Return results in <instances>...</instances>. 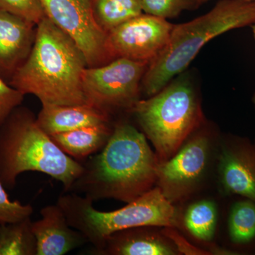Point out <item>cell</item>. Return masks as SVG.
Returning <instances> with one entry per match:
<instances>
[{
  "label": "cell",
  "instance_id": "1",
  "mask_svg": "<svg viewBox=\"0 0 255 255\" xmlns=\"http://www.w3.org/2000/svg\"><path fill=\"white\" fill-rule=\"evenodd\" d=\"M82 164L83 170L68 192L93 202L114 199L128 204L157 183V155L145 134L128 123L116 124L103 149Z\"/></svg>",
  "mask_w": 255,
  "mask_h": 255
},
{
  "label": "cell",
  "instance_id": "2",
  "mask_svg": "<svg viewBox=\"0 0 255 255\" xmlns=\"http://www.w3.org/2000/svg\"><path fill=\"white\" fill-rule=\"evenodd\" d=\"M88 67L75 41L45 16L37 24L34 43L27 59L9 85L23 95H33L42 105L87 103L82 75Z\"/></svg>",
  "mask_w": 255,
  "mask_h": 255
},
{
  "label": "cell",
  "instance_id": "3",
  "mask_svg": "<svg viewBox=\"0 0 255 255\" xmlns=\"http://www.w3.org/2000/svg\"><path fill=\"white\" fill-rule=\"evenodd\" d=\"M81 162L65 154L42 130L28 109L16 107L0 126V182L12 190L26 172L46 174L68 192L81 174Z\"/></svg>",
  "mask_w": 255,
  "mask_h": 255
},
{
  "label": "cell",
  "instance_id": "4",
  "mask_svg": "<svg viewBox=\"0 0 255 255\" xmlns=\"http://www.w3.org/2000/svg\"><path fill=\"white\" fill-rule=\"evenodd\" d=\"M255 23V1L221 0L206 14L174 25L167 46L146 70L141 83L144 92L151 97L162 90L215 37Z\"/></svg>",
  "mask_w": 255,
  "mask_h": 255
},
{
  "label": "cell",
  "instance_id": "5",
  "mask_svg": "<svg viewBox=\"0 0 255 255\" xmlns=\"http://www.w3.org/2000/svg\"><path fill=\"white\" fill-rule=\"evenodd\" d=\"M85 196L65 193L56 204L63 210L71 227L78 230L97 251L106 238L118 231L137 227H177V210L158 187H153L122 209L98 211Z\"/></svg>",
  "mask_w": 255,
  "mask_h": 255
},
{
  "label": "cell",
  "instance_id": "6",
  "mask_svg": "<svg viewBox=\"0 0 255 255\" xmlns=\"http://www.w3.org/2000/svg\"><path fill=\"white\" fill-rule=\"evenodd\" d=\"M144 134L153 144L159 163L179 150L204 120L192 82L180 77L130 110Z\"/></svg>",
  "mask_w": 255,
  "mask_h": 255
},
{
  "label": "cell",
  "instance_id": "7",
  "mask_svg": "<svg viewBox=\"0 0 255 255\" xmlns=\"http://www.w3.org/2000/svg\"><path fill=\"white\" fill-rule=\"evenodd\" d=\"M148 65L117 58L82 75L84 93L90 104L110 114L116 109L130 110L139 100L142 78Z\"/></svg>",
  "mask_w": 255,
  "mask_h": 255
},
{
  "label": "cell",
  "instance_id": "8",
  "mask_svg": "<svg viewBox=\"0 0 255 255\" xmlns=\"http://www.w3.org/2000/svg\"><path fill=\"white\" fill-rule=\"evenodd\" d=\"M94 0H41L46 17L76 43L88 67L114 60L108 46V33L96 21Z\"/></svg>",
  "mask_w": 255,
  "mask_h": 255
},
{
  "label": "cell",
  "instance_id": "9",
  "mask_svg": "<svg viewBox=\"0 0 255 255\" xmlns=\"http://www.w3.org/2000/svg\"><path fill=\"white\" fill-rule=\"evenodd\" d=\"M173 26L165 18L142 13L109 32L111 54L149 65L167 46Z\"/></svg>",
  "mask_w": 255,
  "mask_h": 255
},
{
  "label": "cell",
  "instance_id": "10",
  "mask_svg": "<svg viewBox=\"0 0 255 255\" xmlns=\"http://www.w3.org/2000/svg\"><path fill=\"white\" fill-rule=\"evenodd\" d=\"M209 145V137L198 134L172 157L159 163L156 184L169 201L182 200L192 192L205 170Z\"/></svg>",
  "mask_w": 255,
  "mask_h": 255
},
{
  "label": "cell",
  "instance_id": "11",
  "mask_svg": "<svg viewBox=\"0 0 255 255\" xmlns=\"http://www.w3.org/2000/svg\"><path fill=\"white\" fill-rule=\"evenodd\" d=\"M41 219L32 222L36 240V255H63L88 243L86 237L69 225L58 204L40 211Z\"/></svg>",
  "mask_w": 255,
  "mask_h": 255
},
{
  "label": "cell",
  "instance_id": "12",
  "mask_svg": "<svg viewBox=\"0 0 255 255\" xmlns=\"http://www.w3.org/2000/svg\"><path fill=\"white\" fill-rule=\"evenodd\" d=\"M35 24L0 11V76L12 78L27 59L36 36Z\"/></svg>",
  "mask_w": 255,
  "mask_h": 255
},
{
  "label": "cell",
  "instance_id": "13",
  "mask_svg": "<svg viewBox=\"0 0 255 255\" xmlns=\"http://www.w3.org/2000/svg\"><path fill=\"white\" fill-rule=\"evenodd\" d=\"M219 173L226 193L255 202V147L238 144L225 148L220 155Z\"/></svg>",
  "mask_w": 255,
  "mask_h": 255
},
{
  "label": "cell",
  "instance_id": "14",
  "mask_svg": "<svg viewBox=\"0 0 255 255\" xmlns=\"http://www.w3.org/2000/svg\"><path fill=\"white\" fill-rule=\"evenodd\" d=\"M36 120L42 130L51 135L80 128L110 124V114L90 104L43 105Z\"/></svg>",
  "mask_w": 255,
  "mask_h": 255
},
{
  "label": "cell",
  "instance_id": "15",
  "mask_svg": "<svg viewBox=\"0 0 255 255\" xmlns=\"http://www.w3.org/2000/svg\"><path fill=\"white\" fill-rule=\"evenodd\" d=\"M147 227L129 228L118 231L106 238L97 251H90L95 255H172L177 254L174 247L147 231Z\"/></svg>",
  "mask_w": 255,
  "mask_h": 255
},
{
  "label": "cell",
  "instance_id": "16",
  "mask_svg": "<svg viewBox=\"0 0 255 255\" xmlns=\"http://www.w3.org/2000/svg\"><path fill=\"white\" fill-rule=\"evenodd\" d=\"M113 128L110 124L90 126L50 137L60 150L79 162L102 150L110 138Z\"/></svg>",
  "mask_w": 255,
  "mask_h": 255
},
{
  "label": "cell",
  "instance_id": "17",
  "mask_svg": "<svg viewBox=\"0 0 255 255\" xmlns=\"http://www.w3.org/2000/svg\"><path fill=\"white\" fill-rule=\"evenodd\" d=\"M31 217L0 224V255H36Z\"/></svg>",
  "mask_w": 255,
  "mask_h": 255
},
{
  "label": "cell",
  "instance_id": "18",
  "mask_svg": "<svg viewBox=\"0 0 255 255\" xmlns=\"http://www.w3.org/2000/svg\"><path fill=\"white\" fill-rule=\"evenodd\" d=\"M93 9L96 21L107 33L143 13L141 0H94Z\"/></svg>",
  "mask_w": 255,
  "mask_h": 255
},
{
  "label": "cell",
  "instance_id": "19",
  "mask_svg": "<svg viewBox=\"0 0 255 255\" xmlns=\"http://www.w3.org/2000/svg\"><path fill=\"white\" fill-rule=\"evenodd\" d=\"M184 225L194 237L209 241L214 237L217 222V211L214 203L200 201L191 204L184 215Z\"/></svg>",
  "mask_w": 255,
  "mask_h": 255
},
{
  "label": "cell",
  "instance_id": "20",
  "mask_svg": "<svg viewBox=\"0 0 255 255\" xmlns=\"http://www.w3.org/2000/svg\"><path fill=\"white\" fill-rule=\"evenodd\" d=\"M230 238L236 244H246L255 238V202L238 201L233 206L228 221Z\"/></svg>",
  "mask_w": 255,
  "mask_h": 255
},
{
  "label": "cell",
  "instance_id": "21",
  "mask_svg": "<svg viewBox=\"0 0 255 255\" xmlns=\"http://www.w3.org/2000/svg\"><path fill=\"white\" fill-rule=\"evenodd\" d=\"M142 11L157 17L171 18L197 6L195 0H141Z\"/></svg>",
  "mask_w": 255,
  "mask_h": 255
},
{
  "label": "cell",
  "instance_id": "22",
  "mask_svg": "<svg viewBox=\"0 0 255 255\" xmlns=\"http://www.w3.org/2000/svg\"><path fill=\"white\" fill-rule=\"evenodd\" d=\"M0 11L16 15L35 25L46 16L41 0H0Z\"/></svg>",
  "mask_w": 255,
  "mask_h": 255
},
{
  "label": "cell",
  "instance_id": "23",
  "mask_svg": "<svg viewBox=\"0 0 255 255\" xmlns=\"http://www.w3.org/2000/svg\"><path fill=\"white\" fill-rule=\"evenodd\" d=\"M33 213V206L30 204L10 200L4 186L0 182V224L21 221L31 217Z\"/></svg>",
  "mask_w": 255,
  "mask_h": 255
},
{
  "label": "cell",
  "instance_id": "24",
  "mask_svg": "<svg viewBox=\"0 0 255 255\" xmlns=\"http://www.w3.org/2000/svg\"><path fill=\"white\" fill-rule=\"evenodd\" d=\"M24 95L8 85L0 76V126L16 107L22 104Z\"/></svg>",
  "mask_w": 255,
  "mask_h": 255
},
{
  "label": "cell",
  "instance_id": "25",
  "mask_svg": "<svg viewBox=\"0 0 255 255\" xmlns=\"http://www.w3.org/2000/svg\"><path fill=\"white\" fill-rule=\"evenodd\" d=\"M209 1V0H195L196 4L199 6V4H202V3L206 2V1ZM248 1H255V0H248Z\"/></svg>",
  "mask_w": 255,
  "mask_h": 255
},
{
  "label": "cell",
  "instance_id": "26",
  "mask_svg": "<svg viewBox=\"0 0 255 255\" xmlns=\"http://www.w3.org/2000/svg\"><path fill=\"white\" fill-rule=\"evenodd\" d=\"M252 29H253V36H254V38L255 39V23L254 24L252 25Z\"/></svg>",
  "mask_w": 255,
  "mask_h": 255
},
{
  "label": "cell",
  "instance_id": "27",
  "mask_svg": "<svg viewBox=\"0 0 255 255\" xmlns=\"http://www.w3.org/2000/svg\"><path fill=\"white\" fill-rule=\"evenodd\" d=\"M253 103H254V105H255V93L254 94V95H253Z\"/></svg>",
  "mask_w": 255,
  "mask_h": 255
}]
</instances>
